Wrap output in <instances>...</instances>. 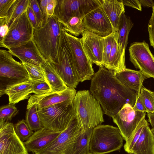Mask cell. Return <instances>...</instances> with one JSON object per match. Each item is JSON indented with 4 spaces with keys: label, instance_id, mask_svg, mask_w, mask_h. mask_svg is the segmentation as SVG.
<instances>
[{
    "label": "cell",
    "instance_id": "obj_32",
    "mask_svg": "<svg viewBox=\"0 0 154 154\" xmlns=\"http://www.w3.org/2000/svg\"><path fill=\"white\" fill-rule=\"evenodd\" d=\"M148 124L149 123L145 118H144L138 124L131 135L125 141L124 148L125 151L128 154L130 152L139 138L143 128Z\"/></svg>",
    "mask_w": 154,
    "mask_h": 154
},
{
    "label": "cell",
    "instance_id": "obj_7",
    "mask_svg": "<svg viewBox=\"0 0 154 154\" xmlns=\"http://www.w3.org/2000/svg\"><path fill=\"white\" fill-rule=\"evenodd\" d=\"M76 114L67 128L53 141L35 154H74L77 137L84 129Z\"/></svg>",
    "mask_w": 154,
    "mask_h": 154
},
{
    "label": "cell",
    "instance_id": "obj_19",
    "mask_svg": "<svg viewBox=\"0 0 154 154\" xmlns=\"http://www.w3.org/2000/svg\"><path fill=\"white\" fill-rule=\"evenodd\" d=\"M62 131H55L44 128L35 131L24 144L28 151L33 153L44 148Z\"/></svg>",
    "mask_w": 154,
    "mask_h": 154
},
{
    "label": "cell",
    "instance_id": "obj_1",
    "mask_svg": "<svg viewBox=\"0 0 154 154\" xmlns=\"http://www.w3.org/2000/svg\"><path fill=\"white\" fill-rule=\"evenodd\" d=\"M90 90L104 113L111 118L126 104L129 103L133 107L138 94L126 87L113 72L104 67H99L94 74Z\"/></svg>",
    "mask_w": 154,
    "mask_h": 154
},
{
    "label": "cell",
    "instance_id": "obj_37",
    "mask_svg": "<svg viewBox=\"0 0 154 154\" xmlns=\"http://www.w3.org/2000/svg\"><path fill=\"white\" fill-rule=\"evenodd\" d=\"M50 87L46 82H41L32 83V92L36 95H41L50 92Z\"/></svg>",
    "mask_w": 154,
    "mask_h": 154
},
{
    "label": "cell",
    "instance_id": "obj_39",
    "mask_svg": "<svg viewBox=\"0 0 154 154\" xmlns=\"http://www.w3.org/2000/svg\"><path fill=\"white\" fill-rule=\"evenodd\" d=\"M29 6L32 9L36 17L37 27L40 26L42 20V13L38 3L37 0H30Z\"/></svg>",
    "mask_w": 154,
    "mask_h": 154
},
{
    "label": "cell",
    "instance_id": "obj_43",
    "mask_svg": "<svg viewBox=\"0 0 154 154\" xmlns=\"http://www.w3.org/2000/svg\"><path fill=\"white\" fill-rule=\"evenodd\" d=\"M0 42H2L9 30V26L6 24V19H0Z\"/></svg>",
    "mask_w": 154,
    "mask_h": 154
},
{
    "label": "cell",
    "instance_id": "obj_13",
    "mask_svg": "<svg viewBox=\"0 0 154 154\" xmlns=\"http://www.w3.org/2000/svg\"><path fill=\"white\" fill-rule=\"evenodd\" d=\"M146 115V112L135 111L131 105L127 103L112 118L119 128L124 140L126 141L141 121L145 118Z\"/></svg>",
    "mask_w": 154,
    "mask_h": 154
},
{
    "label": "cell",
    "instance_id": "obj_49",
    "mask_svg": "<svg viewBox=\"0 0 154 154\" xmlns=\"http://www.w3.org/2000/svg\"><path fill=\"white\" fill-rule=\"evenodd\" d=\"M151 129L154 137V128H152Z\"/></svg>",
    "mask_w": 154,
    "mask_h": 154
},
{
    "label": "cell",
    "instance_id": "obj_25",
    "mask_svg": "<svg viewBox=\"0 0 154 154\" xmlns=\"http://www.w3.org/2000/svg\"><path fill=\"white\" fill-rule=\"evenodd\" d=\"M42 67L47 83L50 87V92L61 91L68 88L51 63L47 61Z\"/></svg>",
    "mask_w": 154,
    "mask_h": 154
},
{
    "label": "cell",
    "instance_id": "obj_11",
    "mask_svg": "<svg viewBox=\"0 0 154 154\" xmlns=\"http://www.w3.org/2000/svg\"><path fill=\"white\" fill-rule=\"evenodd\" d=\"M63 30L70 49L74 66L79 82L91 79L94 74L93 63L87 56L80 38L67 32L64 29Z\"/></svg>",
    "mask_w": 154,
    "mask_h": 154
},
{
    "label": "cell",
    "instance_id": "obj_24",
    "mask_svg": "<svg viewBox=\"0 0 154 154\" xmlns=\"http://www.w3.org/2000/svg\"><path fill=\"white\" fill-rule=\"evenodd\" d=\"M109 19L114 31H116L122 14L125 13L122 0H102L101 6Z\"/></svg>",
    "mask_w": 154,
    "mask_h": 154
},
{
    "label": "cell",
    "instance_id": "obj_23",
    "mask_svg": "<svg viewBox=\"0 0 154 154\" xmlns=\"http://www.w3.org/2000/svg\"><path fill=\"white\" fill-rule=\"evenodd\" d=\"M128 154H154V137L149 124L144 128L138 140Z\"/></svg>",
    "mask_w": 154,
    "mask_h": 154
},
{
    "label": "cell",
    "instance_id": "obj_44",
    "mask_svg": "<svg viewBox=\"0 0 154 154\" xmlns=\"http://www.w3.org/2000/svg\"><path fill=\"white\" fill-rule=\"evenodd\" d=\"M124 5L131 7L141 11L142 6L139 0H122Z\"/></svg>",
    "mask_w": 154,
    "mask_h": 154
},
{
    "label": "cell",
    "instance_id": "obj_8",
    "mask_svg": "<svg viewBox=\"0 0 154 154\" xmlns=\"http://www.w3.org/2000/svg\"><path fill=\"white\" fill-rule=\"evenodd\" d=\"M29 80L28 73L22 63L16 60L8 51L0 50V96L8 86Z\"/></svg>",
    "mask_w": 154,
    "mask_h": 154
},
{
    "label": "cell",
    "instance_id": "obj_4",
    "mask_svg": "<svg viewBox=\"0 0 154 154\" xmlns=\"http://www.w3.org/2000/svg\"><path fill=\"white\" fill-rule=\"evenodd\" d=\"M124 139L118 127L100 125L93 129L90 141L91 154H106L120 150Z\"/></svg>",
    "mask_w": 154,
    "mask_h": 154
},
{
    "label": "cell",
    "instance_id": "obj_5",
    "mask_svg": "<svg viewBox=\"0 0 154 154\" xmlns=\"http://www.w3.org/2000/svg\"><path fill=\"white\" fill-rule=\"evenodd\" d=\"M43 127L55 131H62L76 114L73 101L64 102L38 109Z\"/></svg>",
    "mask_w": 154,
    "mask_h": 154
},
{
    "label": "cell",
    "instance_id": "obj_16",
    "mask_svg": "<svg viewBox=\"0 0 154 154\" xmlns=\"http://www.w3.org/2000/svg\"><path fill=\"white\" fill-rule=\"evenodd\" d=\"M76 93L75 89L68 87L61 91L48 92L41 95L33 94L28 100L26 109L34 105L40 109L64 102L73 101Z\"/></svg>",
    "mask_w": 154,
    "mask_h": 154
},
{
    "label": "cell",
    "instance_id": "obj_29",
    "mask_svg": "<svg viewBox=\"0 0 154 154\" xmlns=\"http://www.w3.org/2000/svg\"><path fill=\"white\" fill-rule=\"evenodd\" d=\"M84 18L79 16L72 17L65 26H63L64 30L76 37L82 35L85 31L86 30L83 23Z\"/></svg>",
    "mask_w": 154,
    "mask_h": 154
},
{
    "label": "cell",
    "instance_id": "obj_6",
    "mask_svg": "<svg viewBox=\"0 0 154 154\" xmlns=\"http://www.w3.org/2000/svg\"><path fill=\"white\" fill-rule=\"evenodd\" d=\"M66 85L76 88L79 82L74 66L70 49L61 24L60 43L56 57L51 63Z\"/></svg>",
    "mask_w": 154,
    "mask_h": 154
},
{
    "label": "cell",
    "instance_id": "obj_42",
    "mask_svg": "<svg viewBox=\"0 0 154 154\" xmlns=\"http://www.w3.org/2000/svg\"><path fill=\"white\" fill-rule=\"evenodd\" d=\"M133 108L136 111L148 112L143 101L140 93L138 94L135 104Z\"/></svg>",
    "mask_w": 154,
    "mask_h": 154
},
{
    "label": "cell",
    "instance_id": "obj_3",
    "mask_svg": "<svg viewBox=\"0 0 154 154\" xmlns=\"http://www.w3.org/2000/svg\"><path fill=\"white\" fill-rule=\"evenodd\" d=\"M73 102L76 114L85 129H93L104 122L100 105L89 91H77Z\"/></svg>",
    "mask_w": 154,
    "mask_h": 154
},
{
    "label": "cell",
    "instance_id": "obj_22",
    "mask_svg": "<svg viewBox=\"0 0 154 154\" xmlns=\"http://www.w3.org/2000/svg\"><path fill=\"white\" fill-rule=\"evenodd\" d=\"M32 83L29 80L7 87L4 94L8 96L9 104H15L28 99L32 92Z\"/></svg>",
    "mask_w": 154,
    "mask_h": 154
},
{
    "label": "cell",
    "instance_id": "obj_12",
    "mask_svg": "<svg viewBox=\"0 0 154 154\" xmlns=\"http://www.w3.org/2000/svg\"><path fill=\"white\" fill-rule=\"evenodd\" d=\"M130 61L146 78H154V56L145 41L131 43L129 48Z\"/></svg>",
    "mask_w": 154,
    "mask_h": 154
},
{
    "label": "cell",
    "instance_id": "obj_35",
    "mask_svg": "<svg viewBox=\"0 0 154 154\" xmlns=\"http://www.w3.org/2000/svg\"><path fill=\"white\" fill-rule=\"evenodd\" d=\"M140 94L148 112L154 113V92L143 86Z\"/></svg>",
    "mask_w": 154,
    "mask_h": 154
},
{
    "label": "cell",
    "instance_id": "obj_30",
    "mask_svg": "<svg viewBox=\"0 0 154 154\" xmlns=\"http://www.w3.org/2000/svg\"><path fill=\"white\" fill-rule=\"evenodd\" d=\"M25 121L30 129L32 131H35L43 128L36 105H33L27 109Z\"/></svg>",
    "mask_w": 154,
    "mask_h": 154
},
{
    "label": "cell",
    "instance_id": "obj_28",
    "mask_svg": "<svg viewBox=\"0 0 154 154\" xmlns=\"http://www.w3.org/2000/svg\"><path fill=\"white\" fill-rule=\"evenodd\" d=\"M30 0H16L10 8L6 19L9 26L16 19L26 12L29 6Z\"/></svg>",
    "mask_w": 154,
    "mask_h": 154
},
{
    "label": "cell",
    "instance_id": "obj_20",
    "mask_svg": "<svg viewBox=\"0 0 154 154\" xmlns=\"http://www.w3.org/2000/svg\"><path fill=\"white\" fill-rule=\"evenodd\" d=\"M113 72L114 74L119 72L126 68L125 64V50L119 45L116 31L114 35L112 47L108 62L105 67Z\"/></svg>",
    "mask_w": 154,
    "mask_h": 154
},
{
    "label": "cell",
    "instance_id": "obj_34",
    "mask_svg": "<svg viewBox=\"0 0 154 154\" xmlns=\"http://www.w3.org/2000/svg\"><path fill=\"white\" fill-rule=\"evenodd\" d=\"M14 127L16 134L23 143L26 141L34 132L30 129L24 119L19 121Z\"/></svg>",
    "mask_w": 154,
    "mask_h": 154
},
{
    "label": "cell",
    "instance_id": "obj_18",
    "mask_svg": "<svg viewBox=\"0 0 154 154\" xmlns=\"http://www.w3.org/2000/svg\"><path fill=\"white\" fill-rule=\"evenodd\" d=\"M8 51L22 62L42 66L47 61L42 56L32 39L25 45L10 48Z\"/></svg>",
    "mask_w": 154,
    "mask_h": 154
},
{
    "label": "cell",
    "instance_id": "obj_41",
    "mask_svg": "<svg viewBox=\"0 0 154 154\" xmlns=\"http://www.w3.org/2000/svg\"><path fill=\"white\" fill-rule=\"evenodd\" d=\"M51 0H41L40 1L39 5L42 13V20L40 27L45 24L47 22L48 18L47 13V5L51 2Z\"/></svg>",
    "mask_w": 154,
    "mask_h": 154
},
{
    "label": "cell",
    "instance_id": "obj_47",
    "mask_svg": "<svg viewBox=\"0 0 154 154\" xmlns=\"http://www.w3.org/2000/svg\"><path fill=\"white\" fill-rule=\"evenodd\" d=\"M141 5L145 7H154V2L152 0H139Z\"/></svg>",
    "mask_w": 154,
    "mask_h": 154
},
{
    "label": "cell",
    "instance_id": "obj_14",
    "mask_svg": "<svg viewBox=\"0 0 154 154\" xmlns=\"http://www.w3.org/2000/svg\"><path fill=\"white\" fill-rule=\"evenodd\" d=\"M28 152L16 134L13 123L0 125V154H29Z\"/></svg>",
    "mask_w": 154,
    "mask_h": 154
},
{
    "label": "cell",
    "instance_id": "obj_10",
    "mask_svg": "<svg viewBox=\"0 0 154 154\" xmlns=\"http://www.w3.org/2000/svg\"><path fill=\"white\" fill-rule=\"evenodd\" d=\"M26 11L10 24L8 33L0 42L1 47L8 49L25 45L32 39L34 28Z\"/></svg>",
    "mask_w": 154,
    "mask_h": 154
},
{
    "label": "cell",
    "instance_id": "obj_27",
    "mask_svg": "<svg viewBox=\"0 0 154 154\" xmlns=\"http://www.w3.org/2000/svg\"><path fill=\"white\" fill-rule=\"evenodd\" d=\"M93 129H85L78 136L75 145L74 154H91L90 141Z\"/></svg>",
    "mask_w": 154,
    "mask_h": 154
},
{
    "label": "cell",
    "instance_id": "obj_40",
    "mask_svg": "<svg viewBox=\"0 0 154 154\" xmlns=\"http://www.w3.org/2000/svg\"><path fill=\"white\" fill-rule=\"evenodd\" d=\"M152 9V14L148 24V29L150 45L154 48V7Z\"/></svg>",
    "mask_w": 154,
    "mask_h": 154
},
{
    "label": "cell",
    "instance_id": "obj_2",
    "mask_svg": "<svg viewBox=\"0 0 154 154\" xmlns=\"http://www.w3.org/2000/svg\"><path fill=\"white\" fill-rule=\"evenodd\" d=\"M61 25L53 15L43 26L34 28L32 39L42 56L50 63L53 62L57 55Z\"/></svg>",
    "mask_w": 154,
    "mask_h": 154
},
{
    "label": "cell",
    "instance_id": "obj_17",
    "mask_svg": "<svg viewBox=\"0 0 154 154\" xmlns=\"http://www.w3.org/2000/svg\"><path fill=\"white\" fill-rule=\"evenodd\" d=\"M82 35L80 39L89 59L99 67H103L104 38L87 30L85 31Z\"/></svg>",
    "mask_w": 154,
    "mask_h": 154
},
{
    "label": "cell",
    "instance_id": "obj_26",
    "mask_svg": "<svg viewBox=\"0 0 154 154\" xmlns=\"http://www.w3.org/2000/svg\"><path fill=\"white\" fill-rule=\"evenodd\" d=\"M133 23L130 17L126 16L123 13L120 18L117 30L118 41L120 46L125 50L128 43L129 33L133 27Z\"/></svg>",
    "mask_w": 154,
    "mask_h": 154
},
{
    "label": "cell",
    "instance_id": "obj_38",
    "mask_svg": "<svg viewBox=\"0 0 154 154\" xmlns=\"http://www.w3.org/2000/svg\"><path fill=\"white\" fill-rule=\"evenodd\" d=\"M16 0H0V19H6L11 6Z\"/></svg>",
    "mask_w": 154,
    "mask_h": 154
},
{
    "label": "cell",
    "instance_id": "obj_46",
    "mask_svg": "<svg viewBox=\"0 0 154 154\" xmlns=\"http://www.w3.org/2000/svg\"><path fill=\"white\" fill-rule=\"evenodd\" d=\"M28 17L34 28L37 27V23L36 17L31 8L29 6L26 11Z\"/></svg>",
    "mask_w": 154,
    "mask_h": 154
},
{
    "label": "cell",
    "instance_id": "obj_15",
    "mask_svg": "<svg viewBox=\"0 0 154 154\" xmlns=\"http://www.w3.org/2000/svg\"><path fill=\"white\" fill-rule=\"evenodd\" d=\"M83 21L86 30L103 37L114 31L112 25L101 6L90 12Z\"/></svg>",
    "mask_w": 154,
    "mask_h": 154
},
{
    "label": "cell",
    "instance_id": "obj_33",
    "mask_svg": "<svg viewBox=\"0 0 154 154\" xmlns=\"http://www.w3.org/2000/svg\"><path fill=\"white\" fill-rule=\"evenodd\" d=\"M18 112L14 104L8 103L1 106L0 108V125L9 122Z\"/></svg>",
    "mask_w": 154,
    "mask_h": 154
},
{
    "label": "cell",
    "instance_id": "obj_36",
    "mask_svg": "<svg viewBox=\"0 0 154 154\" xmlns=\"http://www.w3.org/2000/svg\"><path fill=\"white\" fill-rule=\"evenodd\" d=\"M116 31H113L109 35L104 37V42L103 49V64L104 66L107 65L112 47L113 37Z\"/></svg>",
    "mask_w": 154,
    "mask_h": 154
},
{
    "label": "cell",
    "instance_id": "obj_21",
    "mask_svg": "<svg viewBox=\"0 0 154 154\" xmlns=\"http://www.w3.org/2000/svg\"><path fill=\"white\" fill-rule=\"evenodd\" d=\"M115 75L126 87L138 93H140L143 82L146 78L140 71L127 68Z\"/></svg>",
    "mask_w": 154,
    "mask_h": 154
},
{
    "label": "cell",
    "instance_id": "obj_9",
    "mask_svg": "<svg viewBox=\"0 0 154 154\" xmlns=\"http://www.w3.org/2000/svg\"><path fill=\"white\" fill-rule=\"evenodd\" d=\"M102 4V0H57L53 16L64 26L72 17L84 18Z\"/></svg>",
    "mask_w": 154,
    "mask_h": 154
},
{
    "label": "cell",
    "instance_id": "obj_48",
    "mask_svg": "<svg viewBox=\"0 0 154 154\" xmlns=\"http://www.w3.org/2000/svg\"><path fill=\"white\" fill-rule=\"evenodd\" d=\"M148 122L150 123L152 128H154V113H147Z\"/></svg>",
    "mask_w": 154,
    "mask_h": 154
},
{
    "label": "cell",
    "instance_id": "obj_31",
    "mask_svg": "<svg viewBox=\"0 0 154 154\" xmlns=\"http://www.w3.org/2000/svg\"><path fill=\"white\" fill-rule=\"evenodd\" d=\"M22 63L28 73L29 80L32 83L43 82L47 83L42 66Z\"/></svg>",
    "mask_w": 154,
    "mask_h": 154
},
{
    "label": "cell",
    "instance_id": "obj_45",
    "mask_svg": "<svg viewBox=\"0 0 154 154\" xmlns=\"http://www.w3.org/2000/svg\"><path fill=\"white\" fill-rule=\"evenodd\" d=\"M57 4V0H51L47 5V13L48 18L53 16Z\"/></svg>",
    "mask_w": 154,
    "mask_h": 154
}]
</instances>
